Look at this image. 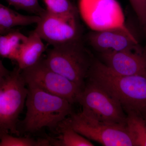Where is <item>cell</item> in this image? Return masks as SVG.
<instances>
[{
	"label": "cell",
	"instance_id": "obj_1",
	"mask_svg": "<svg viewBox=\"0 0 146 146\" xmlns=\"http://www.w3.org/2000/svg\"><path fill=\"white\" fill-rule=\"evenodd\" d=\"M87 79L101 86L115 98L125 112L141 113L146 109V74H118L94 58Z\"/></svg>",
	"mask_w": 146,
	"mask_h": 146
},
{
	"label": "cell",
	"instance_id": "obj_2",
	"mask_svg": "<svg viewBox=\"0 0 146 146\" xmlns=\"http://www.w3.org/2000/svg\"><path fill=\"white\" fill-rule=\"evenodd\" d=\"M27 112L23 121L24 130L35 133L44 128H58L73 114L72 104L33 85H27Z\"/></svg>",
	"mask_w": 146,
	"mask_h": 146
},
{
	"label": "cell",
	"instance_id": "obj_3",
	"mask_svg": "<svg viewBox=\"0 0 146 146\" xmlns=\"http://www.w3.org/2000/svg\"><path fill=\"white\" fill-rule=\"evenodd\" d=\"M94 59L80 39L52 46L44 60L53 71L83 89Z\"/></svg>",
	"mask_w": 146,
	"mask_h": 146
},
{
	"label": "cell",
	"instance_id": "obj_4",
	"mask_svg": "<svg viewBox=\"0 0 146 146\" xmlns=\"http://www.w3.org/2000/svg\"><path fill=\"white\" fill-rule=\"evenodd\" d=\"M18 67L0 87V133L19 136L18 118L25 105L28 88Z\"/></svg>",
	"mask_w": 146,
	"mask_h": 146
},
{
	"label": "cell",
	"instance_id": "obj_5",
	"mask_svg": "<svg viewBox=\"0 0 146 146\" xmlns=\"http://www.w3.org/2000/svg\"><path fill=\"white\" fill-rule=\"evenodd\" d=\"M77 102L81 106L82 112L86 116L106 123L126 126L127 115L121 105L96 84L88 80Z\"/></svg>",
	"mask_w": 146,
	"mask_h": 146
},
{
	"label": "cell",
	"instance_id": "obj_6",
	"mask_svg": "<svg viewBox=\"0 0 146 146\" xmlns=\"http://www.w3.org/2000/svg\"><path fill=\"white\" fill-rule=\"evenodd\" d=\"M60 124L104 146H134L126 126L102 122L86 116L82 112L73 113Z\"/></svg>",
	"mask_w": 146,
	"mask_h": 146
},
{
	"label": "cell",
	"instance_id": "obj_7",
	"mask_svg": "<svg viewBox=\"0 0 146 146\" xmlns=\"http://www.w3.org/2000/svg\"><path fill=\"white\" fill-rule=\"evenodd\" d=\"M27 85H33L61 97L71 104L77 102L82 89L49 68L41 58L35 65L21 71Z\"/></svg>",
	"mask_w": 146,
	"mask_h": 146
},
{
	"label": "cell",
	"instance_id": "obj_8",
	"mask_svg": "<svg viewBox=\"0 0 146 146\" xmlns=\"http://www.w3.org/2000/svg\"><path fill=\"white\" fill-rule=\"evenodd\" d=\"M77 8L92 31L127 28L123 11L117 0H78Z\"/></svg>",
	"mask_w": 146,
	"mask_h": 146
},
{
	"label": "cell",
	"instance_id": "obj_9",
	"mask_svg": "<svg viewBox=\"0 0 146 146\" xmlns=\"http://www.w3.org/2000/svg\"><path fill=\"white\" fill-rule=\"evenodd\" d=\"M39 16L35 31L52 46L81 39L78 14L55 15L46 9Z\"/></svg>",
	"mask_w": 146,
	"mask_h": 146
},
{
	"label": "cell",
	"instance_id": "obj_10",
	"mask_svg": "<svg viewBox=\"0 0 146 146\" xmlns=\"http://www.w3.org/2000/svg\"><path fill=\"white\" fill-rule=\"evenodd\" d=\"M101 56L102 62L118 74H146V53L143 50L107 52Z\"/></svg>",
	"mask_w": 146,
	"mask_h": 146
},
{
	"label": "cell",
	"instance_id": "obj_11",
	"mask_svg": "<svg viewBox=\"0 0 146 146\" xmlns=\"http://www.w3.org/2000/svg\"><path fill=\"white\" fill-rule=\"evenodd\" d=\"M88 38L91 46L101 53L126 50H142L137 39L128 28L93 31Z\"/></svg>",
	"mask_w": 146,
	"mask_h": 146
},
{
	"label": "cell",
	"instance_id": "obj_12",
	"mask_svg": "<svg viewBox=\"0 0 146 146\" xmlns=\"http://www.w3.org/2000/svg\"><path fill=\"white\" fill-rule=\"evenodd\" d=\"M45 50L42 38L36 32H32L21 48L16 62L21 71L36 64Z\"/></svg>",
	"mask_w": 146,
	"mask_h": 146
},
{
	"label": "cell",
	"instance_id": "obj_13",
	"mask_svg": "<svg viewBox=\"0 0 146 146\" xmlns=\"http://www.w3.org/2000/svg\"><path fill=\"white\" fill-rule=\"evenodd\" d=\"M39 19V16L23 15L0 3V34H5L15 27L36 24Z\"/></svg>",
	"mask_w": 146,
	"mask_h": 146
},
{
	"label": "cell",
	"instance_id": "obj_14",
	"mask_svg": "<svg viewBox=\"0 0 146 146\" xmlns=\"http://www.w3.org/2000/svg\"><path fill=\"white\" fill-rule=\"evenodd\" d=\"M28 36L20 32L11 30L0 34V56L16 61L19 52Z\"/></svg>",
	"mask_w": 146,
	"mask_h": 146
},
{
	"label": "cell",
	"instance_id": "obj_15",
	"mask_svg": "<svg viewBox=\"0 0 146 146\" xmlns=\"http://www.w3.org/2000/svg\"><path fill=\"white\" fill-rule=\"evenodd\" d=\"M126 128L134 146H146V123L141 113L129 111Z\"/></svg>",
	"mask_w": 146,
	"mask_h": 146
},
{
	"label": "cell",
	"instance_id": "obj_16",
	"mask_svg": "<svg viewBox=\"0 0 146 146\" xmlns=\"http://www.w3.org/2000/svg\"><path fill=\"white\" fill-rule=\"evenodd\" d=\"M61 134L58 139H50L51 145L57 146H93L94 144L74 130L60 124Z\"/></svg>",
	"mask_w": 146,
	"mask_h": 146
},
{
	"label": "cell",
	"instance_id": "obj_17",
	"mask_svg": "<svg viewBox=\"0 0 146 146\" xmlns=\"http://www.w3.org/2000/svg\"><path fill=\"white\" fill-rule=\"evenodd\" d=\"M50 140H35L30 137L14 136L9 133H0V146H49Z\"/></svg>",
	"mask_w": 146,
	"mask_h": 146
},
{
	"label": "cell",
	"instance_id": "obj_18",
	"mask_svg": "<svg viewBox=\"0 0 146 146\" xmlns=\"http://www.w3.org/2000/svg\"><path fill=\"white\" fill-rule=\"evenodd\" d=\"M48 12L58 15L78 14V8L70 0H43Z\"/></svg>",
	"mask_w": 146,
	"mask_h": 146
},
{
	"label": "cell",
	"instance_id": "obj_19",
	"mask_svg": "<svg viewBox=\"0 0 146 146\" xmlns=\"http://www.w3.org/2000/svg\"><path fill=\"white\" fill-rule=\"evenodd\" d=\"M17 9L23 10L40 16L46 9L42 8L38 0H5Z\"/></svg>",
	"mask_w": 146,
	"mask_h": 146
},
{
	"label": "cell",
	"instance_id": "obj_20",
	"mask_svg": "<svg viewBox=\"0 0 146 146\" xmlns=\"http://www.w3.org/2000/svg\"><path fill=\"white\" fill-rule=\"evenodd\" d=\"M146 32V0H129Z\"/></svg>",
	"mask_w": 146,
	"mask_h": 146
},
{
	"label": "cell",
	"instance_id": "obj_21",
	"mask_svg": "<svg viewBox=\"0 0 146 146\" xmlns=\"http://www.w3.org/2000/svg\"><path fill=\"white\" fill-rule=\"evenodd\" d=\"M10 72V71L5 68L0 58V87L5 82Z\"/></svg>",
	"mask_w": 146,
	"mask_h": 146
},
{
	"label": "cell",
	"instance_id": "obj_22",
	"mask_svg": "<svg viewBox=\"0 0 146 146\" xmlns=\"http://www.w3.org/2000/svg\"><path fill=\"white\" fill-rule=\"evenodd\" d=\"M141 113L146 123V109L145 110H144L142 112H141Z\"/></svg>",
	"mask_w": 146,
	"mask_h": 146
}]
</instances>
